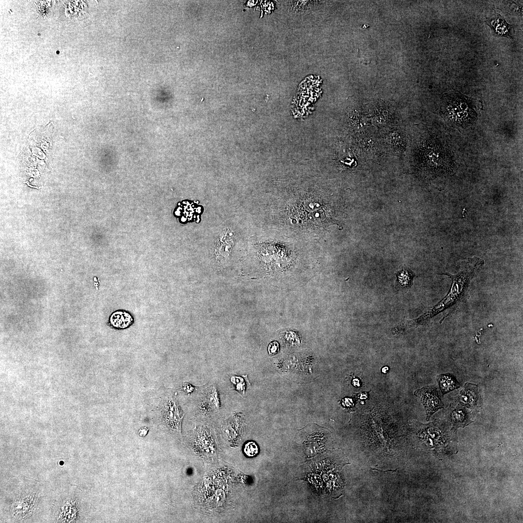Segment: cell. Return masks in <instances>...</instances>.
<instances>
[{"mask_svg": "<svg viewBox=\"0 0 523 523\" xmlns=\"http://www.w3.org/2000/svg\"><path fill=\"white\" fill-rule=\"evenodd\" d=\"M110 323L114 327L124 329L129 327L133 322L131 314L124 311H117L110 317Z\"/></svg>", "mask_w": 523, "mask_h": 523, "instance_id": "obj_10", "label": "cell"}, {"mask_svg": "<svg viewBox=\"0 0 523 523\" xmlns=\"http://www.w3.org/2000/svg\"><path fill=\"white\" fill-rule=\"evenodd\" d=\"M414 394L420 398L422 402L428 421L434 413L444 407V403L439 395L437 387L434 385L424 386L416 390Z\"/></svg>", "mask_w": 523, "mask_h": 523, "instance_id": "obj_5", "label": "cell"}, {"mask_svg": "<svg viewBox=\"0 0 523 523\" xmlns=\"http://www.w3.org/2000/svg\"><path fill=\"white\" fill-rule=\"evenodd\" d=\"M449 421L453 429L464 428L473 422L469 414L464 408H457L450 413Z\"/></svg>", "mask_w": 523, "mask_h": 523, "instance_id": "obj_8", "label": "cell"}, {"mask_svg": "<svg viewBox=\"0 0 523 523\" xmlns=\"http://www.w3.org/2000/svg\"><path fill=\"white\" fill-rule=\"evenodd\" d=\"M184 391L186 393H190L194 389L193 387L189 384L185 383L183 386Z\"/></svg>", "mask_w": 523, "mask_h": 523, "instance_id": "obj_15", "label": "cell"}, {"mask_svg": "<svg viewBox=\"0 0 523 523\" xmlns=\"http://www.w3.org/2000/svg\"><path fill=\"white\" fill-rule=\"evenodd\" d=\"M279 349V345L277 341H273L271 342L268 346V352L270 354H276Z\"/></svg>", "mask_w": 523, "mask_h": 523, "instance_id": "obj_14", "label": "cell"}, {"mask_svg": "<svg viewBox=\"0 0 523 523\" xmlns=\"http://www.w3.org/2000/svg\"><path fill=\"white\" fill-rule=\"evenodd\" d=\"M149 431V429L147 427H143L140 428L138 431V435L141 437H144L147 435Z\"/></svg>", "mask_w": 523, "mask_h": 523, "instance_id": "obj_16", "label": "cell"}, {"mask_svg": "<svg viewBox=\"0 0 523 523\" xmlns=\"http://www.w3.org/2000/svg\"><path fill=\"white\" fill-rule=\"evenodd\" d=\"M436 380L443 395L460 387L456 378L450 373L439 374Z\"/></svg>", "mask_w": 523, "mask_h": 523, "instance_id": "obj_9", "label": "cell"}, {"mask_svg": "<svg viewBox=\"0 0 523 523\" xmlns=\"http://www.w3.org/2000/svg\"><path fill=\"white\" fill-rule=\"evenodd\" d=\"M419 427L415 433L417 439L418 447L439 458L455 454L457 451V441L453 432L444 424L433 422L423 424L418 423Z\"/></svg>", "mask_w": 523, "mask_h": 523, "instance_id": "obj_2", "label": "cell"}, {"mask_svg": "<svg viewBox=\"0 0 523 523\" xmlns=\"http://www.w3.org/2000/svg\"><path fill=\"white\" fill-rule=\"evenodd\" d=\"M442 103L446 117L455 124L467 126L475 121V104L468 96L459 92H451L443 95Z\"/></svg>", "mask_w": 523, "mask_h": 523, "instance_id": "obj_3", "label": "cell"}, {"mask_svg": "<svg viewBox=\"0 0 523 523\" xmlns=\"http://www.w3.org/2000/svg\"><path fill=\"white\" fill-rule=\"evenodd\" d=\"M479 399L478 386L474 384L466 383L460 394L459 400L462 405L467 408L474 409L478 405Z\"/></svg>", "mask_w": 523, "mask_h": 523, "instance_id": "obj_7", "label": "cell"}, {"mask_svg": "<svg viewBox=\"0 0 523 523\" xmlns=\"http://www.w3.org/2000/svg\"><path fill=\"white\" fill-rule=\"evenodd\" d=\"M259 451L257 444L254 442H248L245 445L244 448V453L248 457H254L256 456Z\"/></svg>", "mask_w": 523, "mask_h": 523, "instance_id": "obj_13", "label": "cell"}, {"mask_svg": "<svg viewBox=\"0 0 523 523\" xmlns=\"http://www.w3.org/2000/svg\"><path fill=\"white\" fill-rule=\"evenodd\" d=\"M486 23L490 27L494 35L513 38V26L508 24L503 16L495 11L487 19Z\"/></svg>", "mask_w": 523, "mask_h": 523, "instance_id": "obj_6", "label": "cell"}, {"mask_svg": "<svg viewBox=\"0 0 523 523\" xmlns=\"http://www.w3.org/2000/svg\"><path fill=\"white\" fill-rule=\"evenodd\" d=\"M244 377L233 376L231 378V380L232 383L235 384V387L237 391H238L242 395L245 394V390L246 386L247 383H249L246 376H244Z\"/></svg>", "mask_w": 523, "mask_h": 523, "instance_id": "obj_12", "label": "cell"}, {"mask_svg": "<svg viewBox=\"0 0 523 523\" xmlns=\"http://www.w3.org/2000/svg\"><path fill=\"white\" fill-rule=\"evenodd\" d=\"M483 264V260L473 257L460 262L457 266L458 271L455 274H440L446 276L451 280V285L447 294L417 318L403 323V328L416 327L424 325L430 322L434 316L445 312V314L440 320L442 323L468 299L471 282Z\"/></svg>", "mask_w": 523, "mask_h": 523, "instance_id": "obj_1", "label": "cell"}, {"mask_svg": "<svg viewBox=\"0 0 523 523\" xmlns=\"http://www.w3.org/2000/svg\"><path fill=\"white\" fill-rule=\"evenodd\" d=\"M386 370H388V368L387 367H385V368H383L382 371L383 372L385 373L386 372Z\"/></svg>", "mask_w": 523, "mask_h": 523, "instance_id": "obj_17", "label": "cell"}, {"mask_svg": "<svg viewBox=\"0 0 523 523\" xmlns=\"http://www.w3.org/2000/svg\"><path fill=\"white\" fill-rule=\"evenodd\" d=\"M161 418L169 429L180 431L184 415L179 410L178 401L172 395L164 396L158 401Z\"/></svg>", "mask_w": 523, "mask_h": 523, "instance_id": "obj_4", "label": "cell"}, {"mask_svg": "<svg viewBox=\"0 0 523 523\" xmlns=\"http://www.w3.org/2000/svg\"><path fill=\"white\" fill-rule=\"evenodd\" d=\"M414 274L406 269H402L397 274V286L401 289H407L413 284Z\"/></svg>", "mask_w": 523, "mask_h": 523, "instance_id": "obj_11", "label": "cell"}]
</instances>
